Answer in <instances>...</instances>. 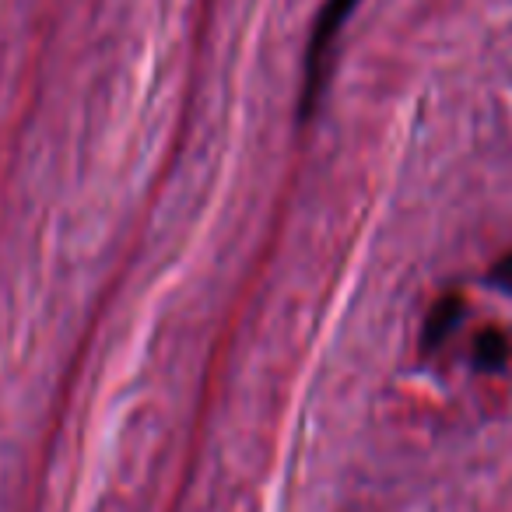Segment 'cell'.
I'll list each match as a JSON object with an SVG mask.
<instances>
[{"label": "cell", "instance_id": "277c9868", "mask_svg": "<svg viewBox=\"0 0 512 512\" xmlns=\"http://www.w3.org/2000/svg\"><path fill=\"white\" fill-rule=\"evenodd\" d=\"M491 278H495V285H498V288H505V292H512V253L498 260L495 271H491Z\"/></svg>", "mask_w": 512, "mask_h": 512}, {"label": "cell", "instance_id": "7a4b0ae2", "mask_svg": "<svg viewBox=\"0 0 512 512\" xmlns=\"http://www.w3.org/2000/svg\"><path fill=\"white\" fill-rule=\"evenodd\" d=\"M460 316H463V299H460V295H442V299L428 309L425 330H421V344H425V351L439 348V344L456 330Z\"/></svg>", "mask_w": 512, "mask_h": 512}, {"label": "cell", "instance_id": "3957f363", "mask_svg": "<svg viewBox=\"0 0 512 512\" xmlns=\"http://www.w3.org/2000/svg\"><path fill=\"white\" fill-rule=\"evenodd\" d=\"M512 358V341L505 330H481L474 341V365L481 372H502Z\"/></svg>", "mask_w": 512, "mask_h": 512}, {"label": "cell", "instance_id": "6da1fadb", "mask_svg": "<svg viewBox=\"0 0 512 512\" xmlns=\"http://www.w3.org/2000/svg\"><path fill=\"white\" fill-rule=\"evenodd\" d=\"M358 0H327L316 15L313 39L306 50V81H302V116H309L316 109L327 85V67H330V50H334L337 36H341L344 22L355 15Z\"/></svg>", "mask_w": 512, "mask_h": 512}]
</instances>
